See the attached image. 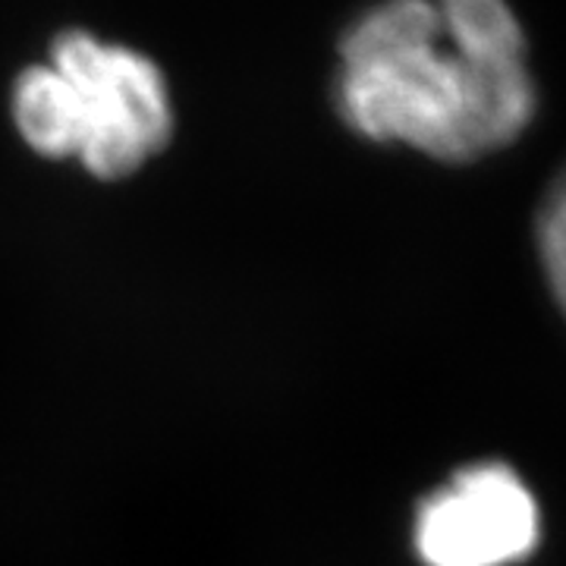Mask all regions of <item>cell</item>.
Instances as JSON below:
<instances>
[{
	"mask_svg": "<svg viewBox=\"0 0 566 566\" xmlns=\"http://www.w3.org/2000/svg\"><path fill=\"white\" fill-rule=\"evenodd\" d=\"M538 545V506L506 465L460 472L424 497L416 516V551L424 566H510Z\"/></svg>",
	"mask_w": 566,
	"mask_h": 566,
	"instance_id": "cell-3",
	"label": "cell"
},
{
	"mask_svg": "<svg viewBox=\"0 0 566 566\" xmlns=\"http://www.w3.org/2000/svg\"><path fill=\"white\" fill-rule=\"evenodd\" d=\"M538 255L551 293L566 315V164L551 180L538 208Z\"/></svg>",
	"mask_w": 566,
	"mask_h": 566,
	"instance_id": "cell-4",
	"label": "cell"
},
{
	"mask_svg": "<svg viewBox=\"0 0 566 566\" xmlns=\"http://www.w3.org/2000/svg\"><path fill=\"white\" fill-rule=\"evenodd\" d=\"M334 104L368 142L488 158L538 111L526 29L506 0H375L337 41Z\"/></svg>",
	"mask_w": 566,
	"mask_h": 566,
	"instance_id": "cell-1",
	"label": "cell"
},
{
	"mask_svg": "<svg viewBox=\"0 0 566 566\" xmlns=\"http://www.w3.org/2000/svg\"><path fill=\"white\" fill-rule=\"evenodd\" d=\"M61 85L70 164L88 177L120 182L139 177L170 148L177 102L164 66L142 48L66 25L44 48Z\"/></svg>",
	"mask_w": 566,
	"mask_h": 566,
	"instance_id": "cell-2",
	"label": "cell"
}]
</instances>
